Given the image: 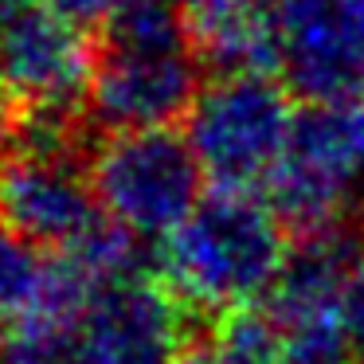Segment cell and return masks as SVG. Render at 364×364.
<instances>
[{"instance_id":"6da1fadb","label":"cell","mask_w":364,"mask_h":364,"mask_svg":"<svg viewBox=\"0 0 364 364\" xmlns=\"http://www.w3.org/2000/svg\"><path fill=\"white\" fill-rule=\"evenodd\" d=\"M290 255V231L259 192L212 188L165 239L161 278L188 314L223 317L270 294Z\"/></svg>"},{"instance_id":"7a4b0ae2","label":"cell","mask_w":364,"mask_h":364,"mask_svg":"<svg viewBox=\"0 0 364 364\" xmlns=\"http://www.w3.org/2000/svg\"><path fill=\"white\" fill-rule=\"evenodd\" d=\"M87 173L98 204L141 243H165L204 200V165L173 126L122 129L90 141Z\"/></svg>"},{"instance_id":"3957f363","label":"cell","mask_w":364,"mask_h":364,"mask_svg":"<svg viewBox=\"0 0 364 364\" xmlns=\"http://www.w3.org/2000/svg\"><path fill=\"white\" fill-rule=\"evenodd\" d=\"M298 110L290 87L267 71H223L196 95L184 134L212 188L259 192L290 149Z\"/></svg>"},{"instance_id":"277c9868","label":"cell","mask_w":364,"mask_h":364,"mask_svg":"<svg viewBox=\"0 0 364 364\" xmlns=\"http://www.w3.org/2000/svg\"><path fill=\"white\" fill-rule=\"evenodd\" d=\"M87 153L90 149L16 145L0 165V223L51 255L90 239L110 215L90 184Z\"/></svg>"},{"instance_id":"5b68a950","label":"cell","mask_w":364,"mask_h":364,"mask_svg":"<svg viewBox=\"0 0 364 364\" xmlns=\"http://www.w3.org/2000/svg\"><path fill=\"white\" fill-rule=\"evenodd\" d=\"M204 90V59L184 48H114L95 40V71L87 90V126L102 134L157 129L188 118Z\"/></svg>"},{"instance_id":"8992f818","label":"cell","mask_w":364,"mask_h":364,"mask_svg":"<svg viewBox=\"0 0 364 364\" xmlns=\"http://www.w3.org/2000/svg\"><path fill=\"white\" fill-rule=\"evenodd\" d=\"M95 40L48 4H32L0 32V90L24 114L87 118Z\"/></svg>"},{"instance_id":"52a82bcc","label":"cell","mask_w":364,"mask_h":364,"mask_svg":"<svg viewBox=\"0 0 364 364\" xmlns=\"http://www.w3.org/2000/svg\"><path fill=\"white\" fill-rule=\"evenodd\" d=\"M212 348L215 364H282V325L262 301L212 321Z\"/></svg>"},{"instance_id":"ba28073f","label":"cell","mask_w":364,"mask_h":364,"mask_svg":"<svg viewBox=\"0 0 364 364\" xmlns=\"http://www.w3.org/2000/svg\"><path fill=\"white\" fill-rule=\"evenodd\" d=\"M40 247L20 239L0 223V321H12L43 290V274H48V259H40Z\"/></svg>"},{"instance_id":"9c48e42d","label":"cell","mask_w":364,"mask_h":364,"mask_svg":"<svg viewBox=\"0 0 364 364\" xmlns=\"http://www.w3.org/2000/svg\"><path fill=\"white\" fill-rule=\"evenodd\" d=\"M282 325V364H356L337 314L325 317H278Z\"/></svg>"},{"instance_id":"30bf717a","label":"cell","mask_w":364,"mask_h":364,"mask_svg":"<svg viewBox=\"0 0 364 364\" xmlns=\"http://www.w3.org/2000/svg\"><path fill=\"white\" fill-rule=\"evenodd\" d=\"M337 314H341V329H345L348 345L356 348V356H364V251H360V259L353 262V270H348V278H345Z\"/></svg>"},{"instance_id":"8fae6325","label":"cell","mask_w":364,"mask_h":364,"mask_svg":"<svg viewBox=\"0 0 364 364\" xmlns=\"http://www.w3.org/2000/svg\"><path fill=\"white\" fill-rule=\"evenodd\" d=\"M32 4H40V0H0V32H4L16 16H24Z\"/></svg>"},{"instance_id":"7c38bea8","label":"cell","mask_w":364,"mask_h":364,"mask_svg":"<svg viewBox=\"0 0 364 364\" xmlns=\"http://www.w3.org/2000/svg\"><path fill=\"white\" fill-rule=\"evenodd\" d=\"M173 364H215V356H212V348H208V345H188Z\"/></svg>"},{"instance_id":"4fadbf2b","label":"cell","mask_w":364,"mask_h":364,"mask_svg":"<svg viewBox=\"0 0 364 364\" xmlns=\"http://www.w3.org/2000/svg\"><path fill=\"white\" fill-rule=\"evenodd\" d=\"M173 4H176V9H184V12H188V16H192V12H196L200 4H204V0H173Z\"/></svg>"}]
</instances>
